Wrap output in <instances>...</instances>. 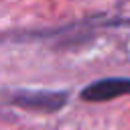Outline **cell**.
<instances>
[{"instance_id": "cell-1", "label": "cell", "mask_w": 130, "mask_h": 130, "mask_svg": "<svg viewBox=\"0 0 130 130\" xmlns=\"http://www.w3.org/2000/svg\"><path fill=\"white\" fill-rule=\"evenodd\" d=\"M130 93V79L124 77H114V79H102V81H93L89 83L83 91H81V100L85 102H106L118 95Z\"/></svg>"}, {"instance_id": "cell-2", "label": "cell", "mask_w": 130, "mask_h": 130, "mask_svg": "<svg viewBox=\"0 0 130 130\" xmlns=\"http://www.w3.org/2000/svg\"><path fill=\"white\" fill-rule=\"evenodd\" d=\"M65 93H51V91H35L28 95H16L14 102L26 106V108H35V110H57L63 102H65Z\"/></svg>"}]
</instances>
